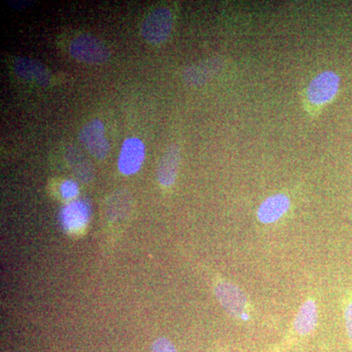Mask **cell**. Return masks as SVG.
Masks as SVG:
<instances>
[{
    "label": "cell",
    "mask_w": 352,
    "mask_h": 352,
    "mask_svg": "<svg viewBox=\"0 0 352 352\" xmlns=\"http://www.w3.org/2000/svg\"><path fill=\"white\" fill-rule=\"evenodd\" d=\"M214 352H229V351H227L226 349H219V351H214Z\"/></svg>",
    "instance_id": "obj_19"
},
{
    "label": "cell",
    "mask_w": 352,
    "mask_h": 352,
    "mask_svg": "<svg viewBox=\"0 0 352 352\" xmlns=\"http://www.w3.org/2000/svg\"><path fill=\"white\" fill-rule=\"evenodd\" d=\"M152 352H177L175 344L166 338H159L152 346Z\"/></svg>",
    "instance_id": "obj_17"
},
{
    "label": "cell",
    "mask_w": 352,
    "mask_h": 352,
    "mask_svg": "<svg viewBox=\"0 0 352 352\" xmlns=\"http://www.w3.org/2000/svg\"><path fill=\"white\" fill-rule=\"evenodd\" d=\"M69 52L76 61L87 64L106 63L111 57L105 43L88 34L76 36L69 43Z\"/></svg>",
    "instance_id": "obj_3"
},
{
    "label": "cell",
    "mask_w": 352,
    "mask_h": 352,
    "mask_svg": "<svg viewBox=\"0 0 352 352\" xmlns=\"http://www.w3.org/2000/svg\"><path fill=\"white\" fill-rule=\"evenodd\" d=\"M60 194L65 200H74L78 195V184L74 180H66L60 185Z\"/></svg>",
    "instance_id": "obj_16"
},
{
    "label": "cell",
    "mask_w": 352,
    "mask_h": 352,
    "mask_svg": "<svg viewBox=\"0 0 352 352\" xmlns=\"http://www.w3.org/2000/svg\"><path fill=\"white\" fill-rule=\"evenodd\" d=\"M173 17L170 8L157 7L151 11L140 27V34L148 43H163L173 31Z\"/></svg>",
    "instance_id": "obj_4"
},
{
    "label": "cell",
    "mask_w": 352,
    "mask_h": 352,
    "mask_svg": "<svg viewBox=\"0 0 352 352\" xmlns=\"http://www.w3.org/2000/svg\"><path fill=\"white\" fill-rule=\"evenodd\" d=\"M9 6L11 7H13V8L18 9H22V8H27L28 6H30V1H8Z\"/></svg>",
    "instance_id": "obj_18"
},
{
    "label": "cell",
    "mask_w": 352,
    "mask_h": 352,
    "mask_svg": "<svg viewBox=\"0 0 352 352\" xmlns=\"http://www.w3.org/2000/svg\"><path fill=\"white\" fill-rule=\"evenodd\" d=\"M78 139L83 147L95 159L104 160L110 152V145L105 135V127L100 120H92L80 129Z\"/></svg>",
    "instance_id": "obj_6"
},
{
    "label": "cell",
    "mask_w": 352,
    "mask_h": 352,
    "mask_svg": "<svg viewBox=\"0 0 352 352\" xmlns=\"http://www.w3.org/2000/svg\"><path fill=\"white\" fill-rule=\"evenodd\" d=\"M13 68L16 75L28 82L41 87H47L51 82V73L45 65L32 58L17 57L14 59Z\"/></svg>",
    "instance_id": "obj_9"
},
{
    "label": "cell",
    "mask_w": 352,
    "mask_h": 352,
    "mask_svg": "<svg viewBox=\"0 0 352 352\" xmlns=\"http://www.w3.org/2000/svg\"><path fill=\"white\" fill-rule=\"evenodd\" d=\"M132 198L127 190L113 192L106 204V214L110 221H119L126 219L131 212Z\"/></svg>",
    "instance_id": "obj_14"
},
{
    "label": "cell",
    "mask_w": 352,
    "mask_h": 352,
    "mask_svg": "<svg viewBox=\"0 0 352 352\" xmlns=\"http://www.w3.org/2000/svg\"><path fill=\"white\" fill-rule=\"evenodd\" d=\"M222 65L223 63L219 58H210L205 61L191 65L183 71V82L189 87H200L205 85L219 73Z\"/></svg>",
    "instance_id": "obj_11"
},
{
    "label": "cell",
    "mask_w": 352,
    "mask_h": 352,
    "mask_svg": "<svg viewBox=\"0 0 352 352\" xmlns=\"http://www.w3.org/2000/svg\"><path fill=\"white\" fill-rule=\"evenodd\" d=\"M144 160V143L139 138H127L120 149L119 170L124 175H134L140 170Z\"/></svg>",
    "instance_id": "obj_8"
},
{
    "label": "cell",
    "mask_w": 352,
    "mask_h": 352,
    "mask_svg": "<svg viewBox=\"0 0 352 352\" xmlns=\"http://www.w3.org/2000/svg\"><path fill=\"white\" fill-rule=\"evenodd\" d=\"M319 323V307L316 298L308 295L303 300L284 337L264 352H289L311 337Z\"/></svg>",
    "instance_id": "obj_1"
},
{
    "label": "cell",
    "mask_w": 352,
    "mask_h": 352,
    "mask_svg": "<svg viewBox=\"0 0 352 352\" xmlns=\"http://www.w3.org/2000/svg\"><path fill=\"white\" fill-rule=\"evenodd\" d=\"M180 164V149L177 144L166 148L160 159L157 168V182L163 187L170 188L175 183Z\"/></svg>",
    "instance_id": "obj_12"
},
{
    "label": "cell",
    "mask_w": 352,
    "mask_h": 352,
    "mask_svg": "<svg viewBox=\"0 0 352 352\" xmlns=\"http://www.w3.org/2000/svg\"><path fill=\"white\" fill-rule=\"evenodd\" d=\"M90 215L91 208L87 201H72L60 212V224L69 235H82L89 223Z\"/></svg>",
    "instance_id": "obj_5"
},
{
    "label": "cell",
    "mask_w": 352,
    "mask_h": 352,
    "mask_svg": "<svg viewBox=\"0 0 352 352\" xmlns=\"http://www.w3.org/2000/svg\"><path fill=\"white\" fill-rule=\"evenodd\" d=\"M342 307L346 337L352 349V289L344 292L342 298Z\"/></svg>",
    "instance_id": "obj_15"
},
{
    "label": "cell",
    "mask_w": 352,
    "mask_h": 352,
    "mask_svg": "<svg viewBox=\"0 0 352 352\" xmlns=\"http://www.w3.org/2000/svg\"><path fill=\"white\" fill-rule=\"evenodd\" d=\"M212 286L217 302L234 321L241 324L252 321L256 307L244 289L217 274L212 278Z\"/></svg>",
    "instance_id": "obj_2"
},
{
    "label": "cell",
    "mask_w": 352,
    "mask_h": 352,
    "mask_svg": "<svg viewBox=\"0 0 352 352\" xmlns=\"http://www.w3.org/2000/svg\"><path fill=\"white\" fill-rule=\"evenodd\" d=\"M340 78L333 71H326L315 76L307 88V98L314 105L322 106L335 98L339 91Z\"/></svg>",
    "instance_id": "obj_7"
},
{
    "label": "cell",
    "mask_w": 352,
    "mask_h": 352,
    "mask_svg": "<svg viewBox=\"0 0 352 352\" xmlns=\"http://www.w3.org/2000/svg\"><path fill=\"white\" fill-rule=\"evenodd\" d=\"M291 208V199L284 193H278L268 197L256 210V219L261 223H276L283 219Z\"/></svg>",
    "instance_id": "obj_10"
},
{
    "label": "cell",
    "mask_w": 352,
    "mask_h": 352,
    "mask_svg": "<svg viewBox=\"0 0 352 352\" xmlns=\"http://www.w3.org/2000/svg\"><path fill=\"white\" fill-rule=\"evenodd\" d=\"M65 157L68 162L69 168L80 182L88 183L94 179V166L78 148L75 146H68L65 151Z\"/></svg>",
    "instance_id": "obj_13"
}]
</instances>
